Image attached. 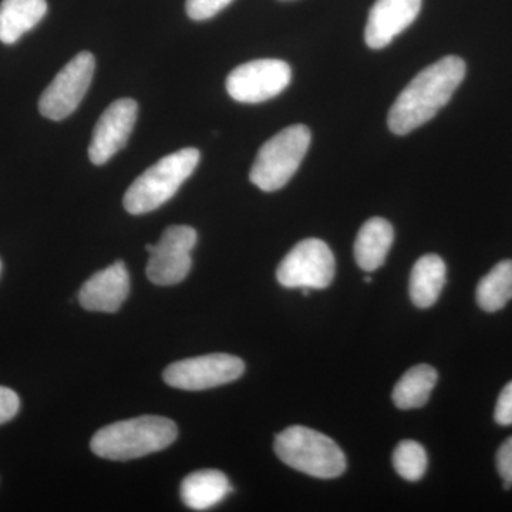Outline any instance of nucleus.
Here are the masks:
<instances>
[{
    "label": "nucleus",
    "mask_w": 512,
    "mask_h": 512,
    "mask_svg": "<svg viewBox=\"0 0 512 512\" xmlns=\"http://www.w3.org/2000/svg\"><path fill=\"white\" fill-rule=\"evenodd\" d=\"M46 0H2L0 3V42L13 45L45 18Z\"/></svg>",
    "instance_id": "16"
},
{
    "label": "nucleus",
    "mask_w": 512,
    "mask_h": 512,
    "mask_svg": "<svg viewBox=\"0 0 512 512\" xmlns=\"http://www.w3.org/2000/svg\"><path fill=\"white\" fill-rule=\"evenodd\" d=\"M245 372V363L237 356L227 353L190 357L180 360L164 370V382L175 389H212L239 379Z\"/></svg>",
    "instance_id": "10"
},
{
    "label": "nucleus",
    "mask_w": 512,
    "mask_h": 512,
    "mask_svg": "<svg viewBox=\"0 0 512 512\" xmlns=\"http://www.w3.org/2000/svg\"><path fill=\"white\" fill-rule=\"evenodd\" d=\"M19 407L18 394L8 387L0 386V426L12 420L18 414Z\"/></svg>",
    "instance_id": "23"
},
{
    "label": "nucleus",
    "mask_w": 512,
    "mask_h": 512,
    "mask_svg": "<svg viewBox=\"0 0 512 512\" xmlns=\"http://www.w3.org/2000/svg\"><path fill=\"white\" fill-rule=\"evenodd\" d=\"M311 140V130L303 124L279 131L259 148L249 180L265 192L281 190L298 171Z\"/></svg>",
    "instance_id": "5"
},
{
    "label": "nucleus",
    "mask_w": 512,
    "mask_h": 512,
    "mask_svg": "<svg viewBox=\"0 0 512 512\" xmlns=\"http://www.w3.org/2000/svg\"><path fill=\"white\" fill-rule=\"evenodd\" d=\"M96 59L90 52L73 57L42 93L39 111L43 117L62 121L72 116L92 84Z\"/></svg>",
    "instance_id": "7"
},
{
    "label": "nucleus",
    "mask_w": 512,
    "mask_h": 512,
    "mask_svg": "<svg viewBox=\"0 0 512 512\" xmlns=\"http://www.w3.org/2000/svg\"><path fill=\"white\" fill-rule=\"evenodd\" d=\"M512 299V261L500 262L477 286L478 306L485 312H497Z\"/></svg>",
    "instance_id": "19"
},
{
    "label": "nucleus",
    "mask_w": 512,
    "mask_h": 512,
    "mask_svg": "<svg viewBox=\"0 0 512 512\" xmlns=\"http://www.w3.org/2000/svg\"><path fill=\"white\" fill-rule=\"evenodd\" d=\"M393 466L404 480L416 483L427 470V454L417 441L404 440L393 453Z\"/></svg>",
    "instance_id": "20"
},
{
    "label": "nucleus",
    "mask_w": 512,
    "mask_h": 512,
    "mask_svg": "<svg viewBox=\"0 0 512 512\" xmlns=\"http://www.w3.org/2000/svg\"><path fill=\"white\" fill-rule=\"evenodd\" d=\"M197 238V231L188 225H171L165 229L157 244L146 245L150 252L146 269L148 279L160 286L183 282L191 271V252Z\"/></svg>",
    "instance_id": "8"
},
{
    "label": "nucleus",
    "mask_w": 512,
    "mask_h": 512,
    "mask_svg": "<svg viewBox=\"0 0 512 512\" xmlns=\"http://www.w3.org/2000/svg\"><path fill=\"white\" fill-rule=\"evenodd\" d=\"M232 488L227 476L218 470H201L191 473L181 484V498L188 508L204 511L215 507Z\"/></svg>",
    "instance_id": "15"
},
{
    "label": "nucleus",
    "mask_w": 512,
    "mask_h": 512,
    "mask_svg": "<svg viewBox=\"0 0 512 512\" xmlns=\"http://www.w3.org/2000/svg\"><path fill=\"white\" fill-rule=\"evenodd\" d=\"M494 419L500 426H511L512 424V382L504 387L503 392L495 406Z\"/></svg>",
    "instance_id": "24"
},
{
    "label": "nucleus",
    "mask_w": 512,
    "mask_h": 512,
    "mask_svg": "<svg viewBox=\"0 0 512 512\" xmlns=\"http://www.w3.org/2000/svg\"><path fill=\"white\" fill-rule=\"evenodd\" d=\"M446 264L439 255L421 256L410 275V298L417 308L433 306L446 285Z\"/></svg>",
    "instance_id": "17"
},
{
    "label": "nucleus",
    "mask_w": 512,
    "mask_h": 512,
    "mask_svg": "<svg viewBox=\"0 0 512 512\" xmlns=\"http://www.w3.org/2000/svg\"><path fill=\"white\" fill-rule=\"evenodd\" d=\"M178 427L161 416H141L109 424L94 434L92 451L114 461H128L164 450L174 443Z\"/></svg>",
    "instance_id": "2"
},
{
    "label": "nucleus",
    "mask_w": 512,
    "mask_h": 512,
    "mask_svg": "<svg viewBox=\"0 0 512 512\" xmlns=\"http://www.w3.org/2000/svg\"><path fill=\"white\" fill-rule=\"evenodd\" d=\"M394 241V229L384 218H370L360 228L355 242V259L360 269L375 272L386 261Z\"/></svg>",
    "instance_id": "14"
},
{
    "label": "nucleus",
    "mask_w": 512,
    "mask_h": 512,
    "mask_svg": "<svg viewBox=\"0 0 512 512\" xmlns=\"http://www.w3.org/2000/svg\"><path fill=\"white\" fill-rule=\"evenodd\" d=\"M200 158L197 148H183L161 158L128 187L124 208L133 215L156 211L177 194L194 173Z\"/></svg>",
    "instance_id": "3"
},
{
    "label": "nucleus",
    "mask_w": 512,
    "mask_h": 512,
    "mask_svg": "<svg viewBox=\"0 0 512 512\" xmlns=\"http://www.w3.org/2000/svg\"><path fill=\"white\" fill-rule=\"evenodd\" d=\"M0 269H2V264H0Z\"/></svg>",
    "instance_id": "26"
},
{
    "label": "nucleus",
    "mask_w": 512,
    "mask_h": 512,
    "mask_svg": "<svg viewBox=\"0 0 512 512\" xmlns=\"http://www.w3.org/2000/svg\"><path fill=\"white\" fill-rule=\"evenodd\" d=\"M275 453L286 466L316 478H336L346 470L342 448L330 437L303 426H292L275 439Z\"/></svg>",
    "instance_id": "4"
},
{
    "label": "nucleus",
    "mask_w": 512,
    "mask_h": 512,
    "mask_svg": "<svg viewBox=\"0 0 512 512\" xmlns=\"http://www.w3.org/2000/svg\"><path fill=\"white\" fill-rule=\"evenodd\" d=\"M291 80V66L284 60H252L229 73L227 92L239 103H264L284 92Z\"/></svg>",
    "instance_id": "9"
},
{
    "label": "nucleus",
    "mask_w": 512,
    "mask_h": 512,
    "mask_svg": "<svg viewBox=\"0 0 512 512\" xmlns=\"http://www.w3.org/2000/svg\"><path fill=\"white\" fill-rule=\"evenodd\" d=\"M423 0H376L367 18L365 39L370 49L389 46L419 16Z\"/></svg>",
    "instance_id": "12"
},
{
    "label": "nucleus",
    "mask_w": 512,
    "mask_h": 512,
    "mask_svg": "<svg viewBox=\"0 0 512 512\" xmlns=\"http://www.w3.org/2000/svg\"><path fill=\"white\" fill-rule=\"evenodd\" d=\"M137 101L120 99L111 103L94 127L89 158L94 165L109 163L126 146L136 126Z\"/></svg>",
    "instance_id": "11"
},
{
    "label": "nucleus",
    "mask_w": 512,
    "mask_h": 512,
    "mask_svg": "<svg viewBox=\"0 0 512 512\" xmlns=\"http://www.w3.org/2000/svg\"><path fill=\"white\" fill-rule=\"evenodd\" d=\"M281 2H291V0H281Z\"/></svg>",
    "instance_id": "25"
},
{
    "label": "nucleus",
    "mask_w": 512,
    "mask_h": 512,
    "mask_svg": "<svg viewBox=\"0 0 512 512\" xmlns=\"http://www.w3.org/2000/svg\"><path fill=\"white\" fill-rule=\"evenodd\" d=\"M436 369L429 365L414 366L404 373L393 390V402L399 409H419L429 402L430 394L436 387Z\"/></svg>",
    "instance_id": "18"
},
{
    "label": "nucleus",
    "mask_w": 512,
    "mask_h": 512,
    "mask_svg": "<svg viewBox=\"0 0 512 512\" xmlns=\"http://www.w3.org/2000/svg\"><path fill=\"white\" fill-rule=\"evenodd\" d=\"M231 3L232 0H187L185 9L190 19L201 22L214 18Z\"/></svg>",
    "instance_id": "21"
},
{
    "label": "nucleus",
    "mask_w": 512,
    "mask_h": 512,
    "mask_svg": "<svg viewBox=\"0 0 512 512\" xmlns=\"http://www.w3.org/2000/svg\"><path fill=\"white\" fill-rule=\"evenodd\" d=\"M335 256L322 239L296 244L276 271L279 284L289 289H325L335 278Z\"/></svg>",
    "instance_id": "6"
},
{
    "label": "nucleus",
    "mask_w": 512,
    "mask_h": 512,
    "mask_svg": "<svg viewBox=\"0 0 512 512\" xmlns=\"http://www.w3.org/2000/svg\"><path fill=\"white\" fill-rule=\"evenodd\" d=\"M497 470L504 480V488L512 487V437L505 440L497 453Z\"/></svg>",
    "instance_id": "22"
},
{
    "label": "nucleus",
    "mask_w": 512,
    "mask_h": 512,
    "mask_svg": "<svg viewBox=\"0 0 512 512\" xmlns=\"http://www.w3.org/2000/svg\"><path fill=\"white\" fill-rule=\"evenodd\" d=\"M466 63L461 57L447 56L421 70L399 94L389 111V128L397 136L412 133L451 100L464 77Z\"/></svg>",
    "instance_id": "1"
},
{
    "label": "nucleus",
    "mask_w": 512,
    "mask_h": 512,
    "mask_svg": "<svg viewBox=\"0 0 512 512\" xmlns=\"http://www.w3.org/2000/svg\"><path fill=\"white\" fill-rule=\"evenodd\" d=\"M130 275L123 261L107 266L87 279L80 289L79 302L86 311L114 313L126 302Z\"/></svg>",
    "instance_id": "13"
}]
</instances>
